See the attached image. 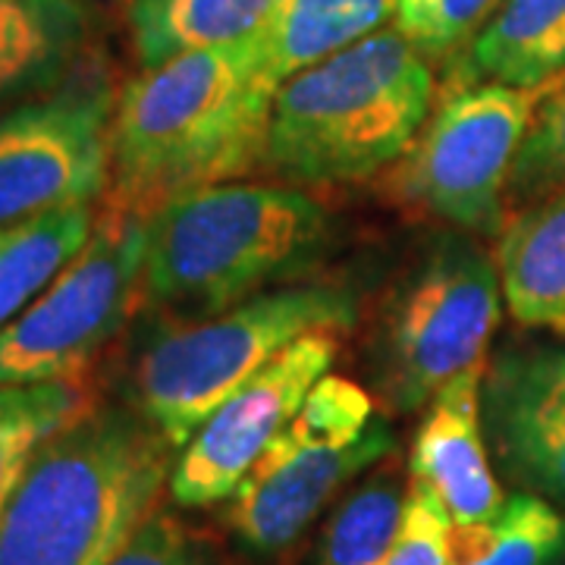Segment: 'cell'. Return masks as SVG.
Instances as JSON below:
<instances>
[{"label":"cell","instance_id":"7402d4cb","mask_svg":"<svg viewBox=\"0 0 565 565\" xmlns=\"http://www.w3.org/2000/svg\"><path fill=\"white\" fill-rule=\"evenodd\" d=\"M92 403L79 381L0 386V515L35 449Z\"/></svg>","mask_w":565,"mask_h":565},{"label":"cell","instance_id":"44dd1931","mask_svg":"<svg viewBox=\"0 0 565 565\" xmlns=\"http://www.w3.org/2000/svg\"><path fill=\"white\" fill-rule=\"evenodd\" d=\"M408 487L412 481H405L396 468H381L355 487L323 527L315 565L381 563L403 525Z\"/></svg>","mask_w":565,"mask_h":565},{"label":"cell","instance_id":"4316f807","mask_svg":"<svg viewBox=\"0 0 565 565\" xmlns=\"http://www.w3.org/2000/svg\"><path fill=\"white\" fill-rule=\"evenodd\" d=\"M110 565H223L202 531L180 515L154 509Z\"/></svg>","mask_w":565,"mask_h":565},{"label":"cell","instance_id":"9a60e30c","mask_svg":"<svg viewBox=\"0 0 565 565\" xmlns=\"http://www.w3.org/2000/svg\"><path fill=\"white\" fill-rule=\"evenodd\" d=\"M493 264L512 321L565 333V185L505 223Z\"/></svg>","mask_w":565,"mask_h":565},{"label":"cell","instance_id":"8992f818","mask_svg":"<svg viewBox=\"0 0 565 565\" xmlns=\"http://www.w3.org/2000/svg\"><path fill=\"white\" fill-rule=\"evenodd\" d=\"M503 318L497 264L462 236L424 252L386 292L371 337V374L390 408L415 412L449 381L484 367Z\"/></svg>","mask_w":565,"mask_h":565},{"label":"cell","instance_id":"9c48e42d","mask_svg":"<svg viewBox=\"0 0 565 565\" xmlns=\"http://www.w3.org/2000/svg\"><path fill=\"white\" fill-rule=\"evenodd\" d=\"M117 95L102 70L0 114V226L92 204L110 182Z\"/></svg>","mask_w":565,"mask_h":565},{"label":"cell","instance_id":"e0dca14e","mask_svg":"<svg viewBox=\"0 0 565 565\" xmlns=\"http://www.w3.org/2000/svg\"><path fill=\"white\" fill-rule=\"evenodd\" d=\"M396 0H280L258 29L267 76L282 85L393 22Z\"/></svg>","mask_w":565,"mask_h":565},{"label":"cell","instance_id":"ba28073f","mask_svg":"<svg viewBox=\"0 0 565 565\" xmlns=\"http://www.w3.org/2000/svg\"><path fill=\"white\" fill-rule=\"evenodd\" d=\"M148 221L107 207L63 274L0 330V386L79 381L145 302Z\"/></svg>","mask_w":565,"mask_h":565},{"label":"cell","instance_id":"484cf974","mask_svg":"<svg viewBox=\"0 0 565 565\" xmlns=\"http://www.w3.org/2000/svg\"><path fill=\"white\" fill-rule=\"evenodd\" d=\"M449 544H452L449 512L427 487L412 481L399 534L377 565H449Z\"/></svg>","mask_w":565,"mask_h":565},{"label":"cell","instance_id":"277c9868","mask_svg":"<svg viewBox=\"0 0 565 565\" xmlns=\"http://www.w3.org/2000/svg\"><path fill=\"white\" fill-rule=\"evenodd\" d=\"M434 76L393 25L286 79L262 167L296 185H343L390 170L430 117Z\"/></svg>","mask_w":565,"mask_h":565},{"label":"cell","instance_id":"603a6c76","mask_svg":"<svg viewBox=\"0 0 565 565\" xmlns=\"http://www.w3.org/2000/svg\"><path fill=\"white\" fill-rule=\"evenodd\" d=\"M374 403L362 386L323 374L318 384L308 390V396L292 415V422L282 427V434L267 449H311V446H349L362 440L371 427Z\"/></svg>","mask_w":565,"mask_h":565},{"label":"cell","instance_id":"6da1fadb","mask_svg":"<svg viewBox=\"0 0 565 565\" xmlns=\"http://www.w3.org/2000/svg\"><path fill=\"white\" fill-rule=\"evenodd\" d=\"M277 88L258 32L141 70L114 107L107 207L148 221L177 195L262 167Z\"/></svg>","mask_w":565,"mask_h":565},{"label":"cell","instance_id":"30bf717a","mask_svg":"<svg viewBox=\"0 0 565 565\" xmlns=\"http://www.w3.org/2000/svg\"><path fill=\"white\" fill-rule=\"evenodd\" d=\"M333 359L337 330H311L230 393L177 449L167 481L170 500L182 509L226 503L292 422Z\"/></svg>","mask_w":565,"mask_h":565},{"label":"cell","instance_id":"2e32d148","mask_svg":"<svg viewBox=\"0 0 565 565\" xmlns=\"http://www.w3.org/2000/svg\"><path fill=\"white\" fill-rule=\"evenodd\" d=\"M565 73V0H500L459 57L456 85L541 88Z\"/></svg>","mask_w":565,"mask_h":565},{"label":"cell","instance_id":"7a4b0ae2","mask_svg":"<svg viewBox=\"0 0 565 565\" xmlns=\"http://www.w3.org/2000/svg\"><path fill=\"white\" fill-rule=\"evenodd\" d=\"M177 449L132 405L92 403L25 465L0 565H110L167 490Z\"/></svg>","mask_w":565,"mask_h":565},{"label":"cell","instance_id":"7c38bea8","mask_svg":"<svg viewBox=\"0 0 565 565\" xmlns=\"http://www.w3.org/2000/svg\"><path fill=\"white\" fill-rule=\"evenodd\" d=\"M481 418L505 475L565 503V349L500 355L481 381Z\"/></svg>","mask_w":565,"mask_h":565},{"label":"cell","instance_id":"cb8c5ba5","mask_svg":"<svg viewBox=\"0 0 565 565\" xmlns=\"http://www.w3.org/2000/svg\"><path fill=\"white\" fill-rule=\"evenodd\" d=\"M565 185V73L546 82L509 177V202L531 204Z\"/></svg>","mask_w":565,"mask_h":565},{"label":"cell","instance_id":"d6986e66","mask_svg":"<svg viewBox=\"0 0 565 565\" xmlns=\"http://www.w3.org/2000/svg\"><path fill=\"white\" fill-rule=\"evenodd\" d=\"M92 204L0 226V330L20 318L95 233Z\"/></svg>","mask_w":565,"mask_h":565},{"label":"cell","instance_id":"3957f363","mask_svg":"<svg viewBox=\"0 0 565 565\" xmlns=\"http://www.w3.org/2000/svg\"><path fill=\"white\" fill-rule=\"evenodd\" d=\"M330 245V211L311 195L217 182L177 195L148 217L145 302L202 321L270 286L305 277Z\"/></svg>","mask_w":565,"mask_h":565},{"label":"cell","instance_id":"ac0fdd59","mask_svg":"<svg viewBox=\"0 0 565 565\" xmlns=\"http://www.w3.org/2000/svg\"><path fill=\"white\" fill-rule=\"evenodd\" d=\"M280 0H129L126 22L141 70L189 51L252 39Z\"/></svg>","mask_w":565,"mask_h":565},{"label":"cell","instance_id":"d4e9b609","mask_svg":"<svg viewBox=\"0 0 565 565\" xmlns=\"http://www.w3.org/2000/svg\"><path fill=\"white\" fill-rule=\"evenodd\" d=\"M500 0H396L393 29L424 57H444L487 22Z\"/></svg>","mask_w":565,"mask_h":565},{"label":"cell","instance_id":"5b68a950","mask_svg":"<svg viewBox=\"0 0 565 565\" xmlns=\"http://www.w3.org/2000/svg\"><path fill=\"white\" fill-rule=\"evenodd\" d=\"M359 299L343 282H286L214 318L180 321L148 337L132 377L129 405L173 449L202 427L217 405L311 330H345Z\"/></svg>","mask_w":565,"mask_h":565},{"label":"cell","instance_id":"4fadbf2b","mask_svg":"<svg viewBox=\"0 0 565 565\" xmlns=\"http://www.w3.org/2000/svg\"><path fill=\"white\" fill-rule=\"evenodd\" d=\"M484 367L465 371L427 403L408 452V478L424 484L449 512L452 525H478L505 505L493 475L481 418Z\"/></svg>","mask_w":565,"mask_h":565},{"label":"cell","instance_id":"52a82bcc","mask_svg":"<svg viewBox=\"0 0 565 565\" xmlns=\"http://www.w3.org/2000/svg\"><path fill=\"white\" fill-rule=\"evenodd\" d=\"M544 88V85H541ZM541 88L456 85L390 167L393 202L475 236H500L509 177Z\"/></svg>","mask_w":565,"mask_h":565},{"label":"cell","instance_id":"5bb4252c","mask_svg":"<svg viewBox=\"0 0 565 565\" xmlns=\"http://www.w3.org/2000/svg\"><path fill=\"white\" fill-rule=\"evenodd\" d=\"M88 0H0V107L54 92L79 70Z\"/></svg>","mask_w":565,"mask_h":565},{"label":"cell","instance_id":"ffe728a7","mask_svg":"<svg viewBox=\"0 0 565 565\" xmlns=\"http://www.w3.org/2000/svg\"><path fill=\"white\" fill-rule=\"evenodd\" d=\"M565 515L537 493H515L487 522L452 525L449 565H559Z\"/></svg>","mask_w":565,"mask_h":565},{"label":"cell","instance_id":"8fae6325","mask_svg":"<svg viewBox=\"0 0 565 565\" xmlns=\"http://www.w3.org/2000/svg\"><path fill=\"white\" fill-rule=\"evenodd\" d=\"M390 424L374 418L362 440L349 446H311V449H267L243 487L226 500L223 522L233 537L258 553L280 556L299 544L308 527L337 500L362 471L393 452Z\"/></svg>","mask_w":565,"mask_h":565}]
</instances>
